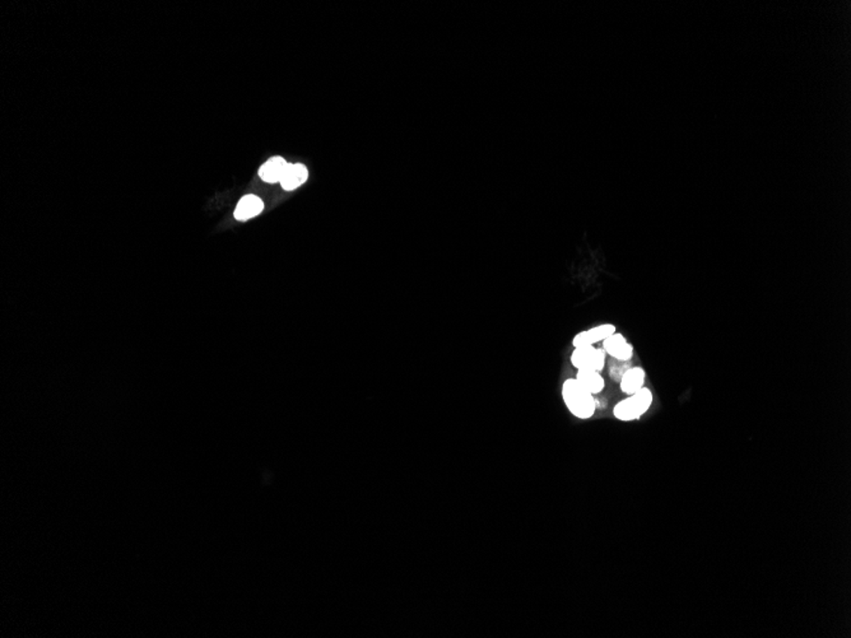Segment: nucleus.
Returning a JSON list of instances; mask_svg holds the SVG:
<instances>
[{
  "instance_id": "nucleus-1",
  "label": "nucleus",
  "mask_w": 851,
  "mask_h": 638,
  "mask_svg": "<svg viewBox=\"0 0 851 638\" xmlns=\"http://www.w3.org/2000/svg\"><path fill=\"white\" fill-rule=\"evenodd\" d=\"M561 396L568 412L577 420L586 421L595 414L597 403L594 395L585 390L575 378L563 381Z\"/></svg>"
},
{
  "instance_id": "nucleus-2",
  "label": "nucleus",
  "mask_w": 851,
  "mask_h": 638,
  "mask_svg": "<svg viewBox=\"0 0 851 638\" xmlns=\"http://www.w3.org/2000/svg\"><path fill=\"white\" fill-rule=\"evenodd\" d=\"M653 392L646 386H644L639 392L632 395H627L626 399L619 401L613 408V415L619 422L637 421L644 414L648 413L649 409L653 406Z\"/></svg>"
},
{
  "instance_id": "nucleus-3",
  "label": "nucleus",
  "mask_w": 851,
  "mask_h": 638,
  "mask_svg": "<svg viewBox=\"0 0 851 638\" xmlns=\"http://www.w3.org/2000/svg\"><path fill=\"white\" fill-rule=\"evenodd\" d=\"M570 362L576 370H595L602 372L605 366V352L595 346L576 347L571 353Z\"/></svg>"
},
{
  "instance_id": "nucleus-4",
  "label": "nucleus",
  "mask_w": 851,
  "mask_h": 638,
  "mask_svg": "<svg viewBox=\"0 0 851 638\" xmlns=\"http://www.w3.org/2000/svg\"><path fill=\"white\" fill-rule=\"evenodd\" d=\"M603 350L605 355L617 359L619 362L630 361L633 357V346L627 341L626 336L622 333L612 334L603 341Z\"/></svg>"
},
{
  "instance_id": "nucleus-5",
  "label": "nucleus",
  "mask_w": 851,
  "mask_h": 638,
  "mask_svg": "<svg viewBox=\"0 0 851 638\" xmlns=\"http://www.w3.org/2000/svg\"><path fill=\"white\" fill-rule=\"evenodd\" d=\"M616 332H617V327L614 324H609V322L599 324V325L576 334L575 336L572 338V346H574V348L582 347V346H595L597 343L603 341Z\"/></svg>"
},
{
  "instance_id": "nucleus-6",
  "label": "nucleus",
  "mask_w": 851,
  "mask_h": 638,
  "mask_svg": "<svg viewBox=\"0 0 851 638\" xmlns=\"http://www.w3.org/2000/svg\"><path fill=\"white\" fill-rule=\"evenodd\" d=\"M645 380H646V373L644 369L631 367L622 375V378L619 380L621 392H625L626 395H632L645 386Z\"/></svg>"
},
{
  "instance_id": "nucleus-7",
  "label": "nucleus",
  "mask_w": 851,
  "mask_h": 638,
  "mask_svg": "<svg viewBox=\"0 0 851 638\" xmlns=\"http://www.w3.org/2000/svg\"><path fill=\"white\" fill-rule=\"evenodd\" d=\"M288 165L290 163H287L282 157H272L260 167L259 176L262 181L269 182V184L281 182Z\"/></svg>"
},
{
  "instance_id": "nucleus-8",
  "label": "nucleus",
  "mask_w": 851,
  "mask_h": 638,
  "mask_svg": "<svg viewBox=\"0 0 851 638\" xmlns=\"http://www.w3.org/2000/svg\"><path fill=\"white\" fill-rule=\"evenodd\" d=\"M262 209L264 203L260 198L256 195L244 196L235 209V218L237 221H248L250 218L259 216Z\"/></svg>"
},
{
  "instance_id": "nucleus-9",
  "label": "nucleus",
  "mask_w": 851,
  "mask_h": 638,
  "mask_svg": "<svg viewBox=\"0 0 851 638\" xmlns=\"http://www.w3.org/2000/svg\"><path fill=\"white\" fill-rule=\"evenodd\" d=\"M575 378L585 390H588L593 395L600 394L605 387V381L602 373L595 370H577Z\"/></svg>"
},
{
  "instance_id": "nucleus-10",
  "label": "nucleus",
  "mask_w": 851,
  "mask_h": 638,
  "mask_svg": "<svg viewBox=\"0 0 851 638\" xmlns=\"http://www.w3.org/2000/svg\"><path fill=\"white\" fill-rule=\"evenodd\" d=\"M309 177V171L304 165L296 163V165H288L283 179L281 180V185L284 190H295L301 186L304 182H306Z\"/></svg>"
}]
</instances>
